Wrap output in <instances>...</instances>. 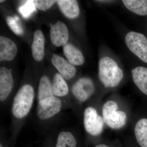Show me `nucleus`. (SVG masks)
<instances>
[{"label": "nucleus", "mask_w": 147, "mask_h": 147, "mask_svg": "<svg viewBox=\"0 0 147 147\" xmlns=\"http://www.w3.org/2000/svg\"><path fill=\"white\" fill-rule=\"evenodd\" d=\"M36 99L34 87L30 83L22 84L11 103V141L14 142L31 112Z\"/></svg>", "instance_id": "obj_1"}, {"label": "nucleus", "mask_w": 147, "mask_h": 147, "mask_svg": "<svg viewBox=\"0 0 147 147\" xmlns=\"http://www.w3.org/2000/svg\"><path fill=\"white\" fill-rule=\"evenodd\" d=\"M64 110L61 100L55 96L36 102L34 121L38 129L50 134L59 122Z\"/></svg>", "instance_id": "obj_2"}, {"label": "nucleus", "mask_w": 147, "mask_h": 147, "mask_svg": "<svg viewBox=\"0 0 147 147\" xmlns=\"http://www.w3.org/2000/svg\"><path fill=\"white\" fill-rule=\"evenodd\" d=\"M98 77L105 88H113L117 86L123 78V71L112 58L103 57L99 61Z\"/></svg>", "instance_id": "obj_3"}, {"label": "nucleus", "mask_w": 147, "mask_h": 147, "mask_svg": "<svg viewBox=\"0 0 147 147\" xmlns=\"http://www.w3.org/2000/svg\"><path fill=\"white\" fill-rule=\"evenodd\" d=\"M15 79L12 70L5 67L0 68V107L1 112L10 110L14 96Z\"/></svg>", "instance_id": "obj_4"}, {"label": "nucleus", "mask_w": 147, "mask_h": 147, "mask_svg": "<svg viewBox=\"0 0 147 147\" xmlns=\"http://www.w3.org/2000/svg\"><path fill=\"white\" fill-rule=\"evenodd\" d=\"M118 109L117 103L113 100L107 101L102 106V117L104 123L113 129L121 128L126 123V113Z\"/></svg>", "instance_id": "obj_5"}, {"label": "nucleus", "mask_w": 147, "mask_h": 147, "mask_svg": "<svg viewBox=\"0 0 147 147\" xmlns=\"http://www.w3.org/2000/svg\"><path fill=\"white\" fill-rule=\"evenodd\" d=\"M83 123L86 132L91 136H98L103 131L104 121L94 107L88 106L84 109Z\"/></svg>", "instance_id": "obj_6"}, {"label": "nucleus", "mask_w": 147, "mask_h": 147, "mask_svg": "<svg viewBox=\"0 0 147 147\" xmlns=\"http://www.w3.org/2000/svg\"><path fill=\"white\" fill-rule=\"evenodd\" d=\"M71 92L74 100L80 104L84 103L94 94V83L89 77H81L73 84Z\"/></svg>", "instance_id": "obj_7"}, {"label": "nucleus", "mask_w": 147, "mask_h": 147, "mask_svg": "<svg viewBox=\"0 0 147 147\" xmlns=\"http://www.w3.org/2000/svg\"><path fill=\"white\" fill-rule=\"evenodd\" d=\"M125 42L132 53L147 63V38L144 34L137 32H129L125 36Z\"/></svg>", "instance_id": "obj_8"}, {"label": "nucleus", "mask_w": 147, "mask_h": 147, "mask_svg": "<svg viewBox=\"0 0 147 147\" xmlns=\"http://www.w3.org/2000/svg\"><path fill=\"white\" fill-rule=\"evenodd\" d=\"M52 83L54 95L61 100L64 110L72 107L73 103L69 96V88L65 79L57 72L53 75Z\"/></svg>", "instance_id": "obj_9"}, {"label": "nucleus", "mask_w": 147, "mask_h": 147, "mask_svg": "<svg viewBox=\"0 0 147 147\" xmlns=\"http://www.w3.org/2000/svg\"><path fill=\"white\" fill-rule=\"evenodd\" d=\"M50 37L51 42L56 47L64 46L67 44L69 38V33L66 25L63 22L57 21L51 24Z\"/></svg>", "instance_id": "obj_10"}, {"label": "nucleus", "mask_w": 147, "mask_h": 147, "mask_svg": "<svg viewBox=\"0 0 147 147\" xmlns=\"http://www.w3.org/2000/svg\"><path fill=\"white\" fill-rule=\"evenodd\" d=\"M51 61L53 65L59 71L58 72L66 81H69L75 76L76 71V67L68 61L55 54H53Z\"/></svg>", "instance_id": "obj_11"}, {"label": "nucleus", "mask_w": 147, "mask_h": 147, "mask_svg": "<svg viewBox=\"0 0 147 147\" xmlns=\"http://www.w3.org/2000/svg\"><path fill=\"white\" fill-rule=\"evenodd\" d=\"M16 43L10 38L0 36V61L13 60L17 54Z\"/></svg>", "instance_id": "obj_12"}, {"label": "nucleus", "mask_w": 147, "mask_h": 147, "mask_svg": "<svg viewBox=\"0 0 147 147\" xmlns=\"http://www.w3.org/2000/svg\"><path fill=\"white\" fill-rule=\"evenodd\" d=\"M45 42V37L43 33L40 30H37L34 32L31 46L33 58L37 61H40L44 58Z\"/></svg>", "instance_id": "obj_13"}, {"label": "nucleus", "mask_w": 147, "mask_h": 147, "mask_svg": "<svg viewBox=\"0 0 147 147\" xmlns=\"http://www.w3.org/2000/svg\"><path fill=\"white\" fill-rule=\"evenodd\" d=\"M54 96L52 79L47 75H42L40 78L38 85L36 99V102Z\"/></svg>", "instance_id": "obj_14"}, {"label": "nucleus", "mask_w": 147, "mask_h": 147, "mask_svg": "<svg viewBox=\"0 0 147 147\" xmlns=\"http://www.w3.org/2000/svg\"><path fill=\"white\" fill-rule=\"evenodd\" d=\"M58 6L63 13L70 19L78 17L80 14V9L78 2L75 0L57 1Z\"/></svg>", "instance_id": "obj_15"}, {"label": "nucleus", "mask_w": 147, "mask_h": 147, "mask_svg": "<svg viewBox=\"0 0 147 147\" xmlns=\"http://www.w3.org/2000/svg\"><path fill=\"white\" fill-rule=\"evenodd\" d=\"M63 51L68 61L74 65H82L84 63L85 59L83 54L71 43H67L64 45Z\"/></svg>", "instance_id": "obj_16"}, {"label": "nucleus", "mask_w": 147, "mask_h": 147, "mask_svg": "<svg viewBox=\"0 0 147 147\" xmlns=\"http://www.w3.org/2000/svg\"><path fill=\"white\" fill-rule=\"evenodd\" d=\"M55 147H76L77 140L74 134L67 129H62L56 132Z\"/></svg>", "instance_id": "obj_17"}, {"label": "nucleus", "mask_w": 147, "mask_h": 147, "mask_svg": "<svg viewBox=\"0 0 147 147\" xmlns=\"http://www.w3.org/2000/svg\"><path fill=\"white\" fill-rule=\"evenodd\" d=\"M131 72L134 84L142 92L147 96V68L138 67L132 69Z\"/></svg>", "instance_id": "obj_18"}, {"label": "nucleus", "mask_w": 147, "mask_h": 147, "mask_svg": "<svg viewBox=\"0 0 147 147\" xmlns=\"http://www.w3.org/2000/svg\"><path fill=\"white\" fill-rule=\"evenodd\" d=\"M134 134L138 144L141 147H147V119L139 120L134 128Z\"/></svg>", "instance_id": "obj_19"}, {"label": "nucleus", "mask_w": 147, "mask_h": 147, "mask_svg": "<svg viewBox=\"0 0 147 147\" xmlns=\"http://www.w3.org/2000/svg\"><path fill=\"white\" fill-rule=\"evenodd\" d=\"M122 2L131 12L141 16L147 15V0H123Z\"/></svg>", "instance_id": "obj_20"}, {"label": "nucleus", "mask_w": 147, "mask_h": 147, "mask_svg": "<svg viewBox=\"0 0 147 147\" xmlns=\"http://www.w3.org/2000/svg\"><path fill=\"white\" fill-rule=\"evenodd\" d=\"M6 20L8 26L14 34L17 35H21L24 34V30L20 24L18 16H8Z\"/></svg>", "instance_id": "obj_21"}, {"label": "nucleus", "mask_w": 147, "mask_h": 147, "mask_svg": "<svg viewBox=\"0 0 147 147\" xmlns=\"http://www.w3.org/2000/svg\"><path fill=\"white\" fill-rule=\"evenodd\" d=\"M36 8L33 1H27L19 7V11L24 18H28L34 12Z\"/></svg>", "instance_id": "obj_22"}, {"label": "nucleus", "mask_w": 147, "mask_h": 147, "mask_svg": "<svg viewBox=\"0 0 147 147\" xmlns=\"http://www.w3.org/2000/svg\"><path fill=\"white\" fill-rule=\"evenodd\" d=\"M33 2L36 8L40 10L45 11L51 8L55 3H57V1L35 0L33 1Z\"/></svg>", "instance_id": "obj_23"}, {"label": "nucleus", "mask_w": 147, "mask_h": 147, "mask_svg": "<svg viewBox=\"0 0 147 147\" xmlns=\"http://www.w3.org/2000/svg\"><path fill=\"white\" fill-rule=\"evenodd\" d=\"M95 147H109L107 145L101 144L98 145Z\"/></svg>", "instance_id": "obj_24"}, {"label": "nucleus", "mask_w": 147, "mask_h": 147, "mask_svg": "<svg viewBox=\"0 0 147 147\" xmlns=\"http://www.w3.org/2000/svg\"><path fill=\"white\" fill-rule=\"evenodd\" d=\"M0 147H5L4 146L3 144L1 142V143H0Z\"/></svg>", "instance_id": "obj_25"}, {"label": "nucleus", "mask_w": 147, "mask_h": 147, "mask_svg": "<svg viewBox=\"0 0 147 147\" xmlns=\"http://www.w3.org/2000/svg\"><path fill=\"white\" fill-rule=\"evenodd\" d=\"M4 1H5L4 0H3V1H1H1H0V3H2L3 2H4Z\"/></svg>", "instance_id": "obj_26"}]
</instances>
